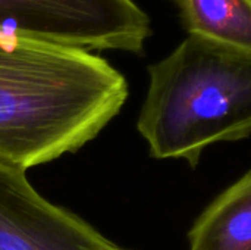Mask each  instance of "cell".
Here are the masks:
<instances>
[{
    "label": "cell",
    "mask_w": 251,
    "mask_h": 250,
    "mask_svg": "<svg viewBox=\"0 0 251 250\" xmlns=\"http://www.w3.org/2000/svg\"><path fill=\"white\" fill-rule=\"evenodd\" d=\"M126 97L101 56L0 32V164L26 171L78 152Z\"/></svg>",
    "instance_id": "6da1fadb"
},
{
    "label": "cell",
    "mask_w": 251,
    "mask_h": 250,
    "mask_svg": "<svg viewBox=\"0 0 251 250\" xmlns=\"http://www.w3.org/2000/svg\"><path fill=\"white\" fill-rule=\"evenodd\" d=\"M137 128L156 159L197 168L218 143L251 136V55L188 35L149 66Z\"/></svg>",
    "instance_id": "7a4b0ae2"
},
{
    "label": "cell",
    "mask_w": 251,
    "mask_h": 250,
    "mask_svg": "<svg viewBox=\"0 0 251 250\" xmlns=\"http://www.w3.org/2000/svg\"><path fill=\"white\" fill-rule=\"evenodd\" d=\"M0 32L85 52L143 55L151 22L134 0H0Z\"/></svg>",
    "instance_id": "3957f363"
},
{
    "label": "cell",
    "mask_w": 251,
    "mask_h": 250,
    "mask_svg": "<svg viewBox=\"0 0 251 250\" xmlns=\"http://www.w3.org/2000/svg\"><path fill=\"white\" fill-rule=\"evenodd\" d=\"M25 172L0 164V250H129L46 200Z\"/></svg>",
    "instance_id": "277c9868"
},
{
    "label": "cell",
    "mask_w": 251,
    "mask_h": 250,
    "mask_svg": "<svg viewBox=\"0 0 251 250\" xmlns=\"http://www.w3.org/2000/svg\"><path fill=\"white\" fill-rule=\"evenodd\" d=\"M188 243L190 250H251V171L200 214Z\"/></svg>",
    "instance_id": "5b68a950"
},
{
    "label": "cell",
    "mask_w": 251,
    "mask_h": 250,
    "mask_svg": "<svg viewBox=\"0 0 251 250\" xmlns=\"http://www.w3.org/2000/svg\"><path fill=\"white\" fill-rule=\"evenodd\" d=\"M188 35L251 55V0H174Z\"/></svg>",
    "instance_id": "8992f818"
}]
</instances>
